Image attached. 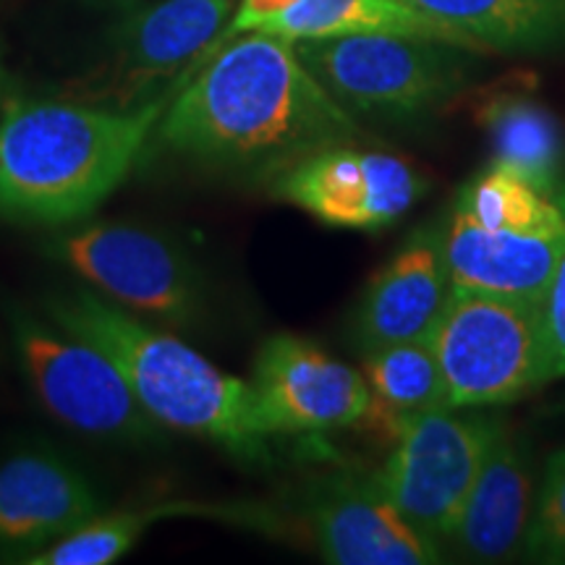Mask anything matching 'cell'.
I'll list each match as a JSON object with an SVG mask.
<instances>
[{
	"label": "cell",
	"instance_id": "cell-1",
	"mask_svg": "<svg viewBox=\"0 0 565 565\" xmlns=\"http://www.w3.org/2000/svg\"><path fill=\"white\" fill-rule=\"evenodd\" d=\"M181 158L225 173L275 179L307 154L356 137V121L309 74L294 42L267 32L225 40L160 118Z\"/></svg>",
	"mask_w": 565,
	"mask_h": 565
},
{
	"label": "cell",
	"instance_id": "cell-2",
	"mask_svg": "<svg viewBox=\"0 0 565 565\" xmlns=\"http://www.w3.org/2000/svg\"><path fill=\"white\" fill-rule=\"evenodd\" d=\"M168 97L126 108L11 100L0 116V217L74 225L116 192L158 129Z\"/></svg>",
	"mask_w": 565,
	"mask_h": 565
},
{
	"label": "cell",
	"instance_id": "cell-3",
	"mask_svg": "<svg viewBox=\"0 0 565 565\" xmlns=\"http://www.w3.org/2000/svg\"><path fill=\"white\" fill-rule=\"evenodd\" d=\"M45 315L108 353L160 427L217 443L249 463L267 461V427L252 383L233 377L202 353L92 288L47 296Z\"/></svg>",
	"mask_w": 565,
	"mask_h": 565
},
{
	"label": "cell",
	"instance_id": "cell-4",
	"mask_svg": "<svg viewBox=\"0 0 565 565\" xmlns=\"http://www.w3.org/2000/svg\"><path fill=\"white\" fill-rule=\"evenodd\" d=\"M429 343L450 408L508 404L547 383L542 301L450 288Z\"/></svg>",
	"mask_w": 565,
	"mask_h": 565
},
{
	"label": "cell",
	"instance_id": "cell-5",
	"mask_svg": "<svg viewBox=\"0 0 565 565\" xmlns=\"http://www.w3.org/2000/svg\"><path fill=\"white\" fill-rule=\"evenodd\" d=\"M309 74L345 110L414 118L448 100L463 82L456 45L391 32L294 42Z\"/></svg>",
	"mask_w": 565,
	"mask_h": 565
},
{
	"label": "cell",
	"instance_id": "cell-6",
	"mask_svg": "<svg viewBox=\"0 0 565 565\" xmlns=\"http://www.w3.org/2000/svg\"><path fill=\"white\" fill-rule=\"evenodd\" d=\"M47 254L126 312L189 328L204 309V286L186 252L162 233L121 221L74 223Z\"/></svg>",
	"mask_w": 565,
	"mask_h": 565
},
{
	"label": "cell",
	"instance_id": "cell-7",
	"mask_svg": "<svg viewBox=\"0 0 565 565\" xmlns=\"http://www.w3.org/2000/svg\"><path fill=\"white\" fill-rule=\"evenodd\" d=\"M21 370L42 406L74 433L118 443H147L160 424L145 412L108 353L58 322L26 309L9 315Z\"/></svg>",
	"mask_w": 565,
	"mask_h": 565
},
{
	"label": "cell",
	"instance_id": "cell-8",
	"mask_svg": "<svg viewBox=\"0 0 565 565\" xmlns=\"http://www.w3.org/2000/svg\"><path fill=\"white\" fill-rule=\"evenodd\" d=\"M500 422L487 414L429 408L412 414L377 484L429 540H450Z\"/></svg>",
	"mask_w": 565,
	"mask_h": 565
},
{
	"label": "cell",
	"instance_id": "cell-9",
	"mask_svg": "<svg viewBox=\"0 0 565 565\" xmlns=\"http://www.w3.org/2000/svg\"><path fill=\"white\" fill-rule=\"evenodd\" d=\"M406 160L349 145L317 150L273 179V194L335 228L383 231L404 217L424 192Z\"/></svg>",
	"mask_w": 565,
	"mask_h": 565
},
{
	"label": "cell",
	"instance_id": "cell-10",
	"mask_svg": "<svg viewBox=\"0 0 565 565\" xmlns=\"http://www.w3.org/2000/svg\"><path fill=\"white\" fill-rule=\"evenodd\" d=\"M252 387L273 435L351 427L362 422L372 398L364 374L288 333L259 349Z\"/></svg>",
	"mask_w": 565,
	"mask_h": 565
},
{
	"label": "cell",
	"instance_id": "cell-11",
	"mask_svg": "<svg viewBox=\"0 0 565 565\" xmlns=\"http://www.w3.org/2000/svg\"><path fill=\"white\" fill-rule=\"evenodd\" d=\"M103 513L97 487L53 450H19L0 461V557L26 563Z\"/></svg>",
	"mask_w": 565,
	"mask_h": 565
},
{
	"label": "cell",
	"instance_id": "cell-12",
	"mask_svg": "<svg viewBox=\"0 0 565 565\" xmlns=\"http://www.w3.org/2000/svg\"><path fill=\"white\" fill-rule=\"evenodd\" d=\"M309 521L322 557L335 565H429L443 557L440 545L391 503L374 477L324 479Z\"/></svg>",
	"mask_w": 565,
	"mask_h": 565
},
{
	"label": "cell",
	"instance_id": "cell-13",
	"mask_svg": "<svg viewBox=\"0 0 565 565\" xmlns=\"http://www.w3.org/2000/svg\"><path fill=\"white\" fill-rule=\"evenodd\" d=\"M236 0H158L116 30L118 79L134 89L196 71L223 45Z\"/></svg>",
	"mask_w": 565,
	"mask_h": 565
},
{
	"label": "cell",
	"instance_id": "cell-14",
	"mask_svg": "<svg viewBox=\"0 0 565 565\" xmlns=\"http://www.w3.org/2000/svg\"><path fill=\"white\" fill-rule=\"evenodd\" d=\"M443 254L450 288L545 301L565 259V231H490L456 207Z\"/></svg>",
	"mask_w": 565,
	"mask_h": 565
},
{
	"label": "cell",
	"instance_id": "cell-15",
	"mask_svg": "<svg viewBox=\"0 0 565 565\" xmlns=\"http://www.w3.org/2000/svg\"><path fill=\"white\" fill-rule=\"evenodd\" d=\"M450 294L443 244L419 236L374 275L359 303L353 333L359 349L372 353L393 343L433 335Z\"/></svg>",
	"mask_w": 565,
	"mask_h": 565
},
{
	"label": "cell",
	"instance_id": "cell-16",
	"mask_svg": "<svg viewBox=\"0 0 565 565\" xmlns=\"http://www.w3.org/2000/svg\"><path fill=\"white\" fill-rule=\"evenodd\" d=\"M532 482L513 437L498 429L450 540L477 563H500L524 550Z\"/></svg>",
	"mask_w": 565,
	"mask_h": 565
},
{
	"label": "cell",
	"instance_id": "cell-17",
	"mask_svg": "<svg viewBox=\"0 0 565 565\" xmlns=\"http://www.w3.org/2000/svg\"><path fill=\"white\" fill-rule=\"evenodd\" d=\"M463 47L524 53L565 40V0H404Z\"/></svg>",
	"mask_w": 565,
	"mask_h": 565
},
{
	"label": "cell",
	"instance_id": "cell-18",
	"mask_svg": "<svg viewBox=\"0 0 565 565\" xmlns=\"http://www.w3.org/2000/svg\"><path fill=\"white\" fill-rule=\"evenodd\" d=\"M479 124L492 147V166L508 168L545 192H561L563 134L553 113L524 92H494L479 105Z\"/></svg>",
	"mask_w": 565,
	"mask_h": 565
},
{
	"label": "cell",
	"instance_id": "cell-19",
	"mask_svg": "<svg viewBox=\"0 0 565 565\" xmlns=\"http://www.w3.org/2000/svg\"><path fill=\"white\" fill-rule=\"evenodd\" d=\"M364 377L372 398L362 419H370L372 427L391 440L401 435L412 414L450 408L448 385L429 338L366 353Z\"/></svg>",
	"mask_w": 565,
	"mask_h": 565
},
{
	"label": "cell",
	"instance_id": "cell-20",
	"mask_svg": "<svg viewBox=\"0 0 565 565\" xmlns=\"http://www.w3.org/2000/svg\"><path fill=\"white\" fill-rule=\"evenodd\" d=\"M263 32L288 42L341 38L359 32H391L463 47L456 34L435 24L404 0H294Z\"/></svg>",
	"mask_w": 565,
	"mask_h": 565
},
{
	"label": "cell",
	"instance_id": "cell-21",
	"mask_svg": "<svg viewBox=\"0 0 565 565\" xmlns=\"http://www.w3.org/2000/svg\"><path fill=\"white\" fill-rule=\"evenodd\" d=\"M456 207L490 231H565V189L545 192L500 166L466 183Z\"/></svg>",
	"mask_w": 565,
	"mask_h": 565
},
{
	"label": "cell",
	"instance_id": "cell-22",
	"mask_svg": "<svg viewBox=\"0 0 565 565\" xmlns=\"http://www.w3.org/2000/svg\"><path fill=\"white\" fill-rule=\"evenodd\" d=\"M210 508L194 503H160L139 511L103 513L79 532L68 534L66 540L55 542L42 553L32 555L26 565H110L129 553L145 536L147 529L162 519L173 515L207 513Z\"/></svg>",
	"mask_w": 565,
	"mask_h": 565
},
{
	"label": "cell",
	"instance_id": "cell-23",
	"mask_svg": "<svg viewBox=\"0 0 565 565\" xmlns=\"http://www.w3.org/2000/svg\"><path fill=\"white\" fill-rule=\"evenodd\" d=\"M526 553L534 561L565 563V450L547 461L534 519L526 529Z\"/></svg>",
	"mask_w": 565,
	"mask_h": 565
},
{
	"label": "cell",
	"instance_id": "cell-24",
	"mask_svg": "<svg viewBox=\"0 0 565 565\" xmlns=\"http://www.w3.org/2000/svg\"><path fill=\"white\" fill-rule=\"evenodd\" d=\"M542 333H545V380L565 374V259L553 286L542 301Z\"/></svg>",
	"mask_w": 565,
	"mask_h": 565
},
{
	"label": "cell",
	"instance_id": "cell-25",
	"mask_svg": "<svg viewBox=\"0 0 565 565\" xmlns=\"http://www.w3.org/2000/svg\"><path fill=\"white\" fill-rule=\"evenodd\" d=\"M291 3L294 0H242L236 13H233L228 30L223 34V42L244 32H263L265 26L270 24L275 17H280Z\"/></svg>",
	"mask_w": 565,
	"mask_h": 565
},
{
	"label": "cell",
	"instance_id": "cell-26",
	"mask_svg": "<svg viewBox=\"0 0 565 565\" xmlns=\"http://www.w3.org/2000/svg\"><path fill=\"white\" fill-rule=\"evenodd\" d=\"M6 84H9V76H6L3 58H0V116H3L6 110Z\"/></svg>",
	"mask_w": 565,
	"mask_h": 565
}]
</instances>
